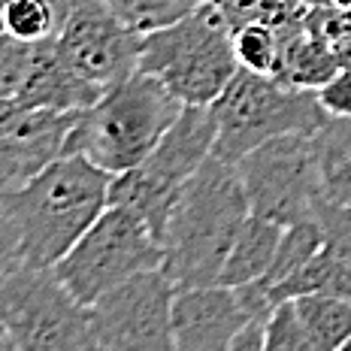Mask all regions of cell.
<instances>
[{"mask_svg":"<svg viewBox=\"0 0 351 351\" xmlns=\"http://www.w3.org/2000/svg\"><path fill=\"white\" fill-rule=\"evenodd\" d=\"M233 52H237L239 67L279 76L282 64V25L269 21H248V25L233 31Z\"/></svg>","mask_w":351,"mask_h":351,"instance_id":"44dd1931","label":"cell"},{"mask_svg":"<svg viewBox=\"0 0 351 351\" xmlns=\"http://www.w3.org/2000/svg\"><path fill=\"white\" fill-rule=\"evenodd\" d=\"M73 0H6L3 34L25 43L55 40Z\"/></svg>","mask_w":351,"mask_h":351,"instance_id":"d6986e66","label":"cell"},{"mask_svg":"<svg viewBox=\"0 0 351 351\" xmlns=\"http://www.w3.org/2000/svg\"><path fill=\"white\" fill-rule=\"evenodd\" d=\"M100 94H104V88L85 82L76 73H70L58 61L55 40H46L31 76H27V82L16 100H21V104H27V106L55 109V112H82Z\"/></svg>","mask_w":351,"mask_h":351,"instance_id":"5bb4252c","label":"cell"},{"mask_svg":"<svg viewBox=\"0 0 351 351\" xmlns=\"http://www.w3.org/2000/svg\"><path fill=\"white\" fill-rule=\"evenodd\" d=\"M140 40L143 34L124 25L106 0H73L55 36V55L70 73L106 91L140 67Z\"/></svg>","mask_w":351,"mask_h":351,"instance_id":"8fae6325","label":"cell"},{"mask_svg":"<svg viewBox=\"0 0 351 351\" xmlns=\"http://www.w3.org/2000/svg\"><path fill=\"white\" fill-rule=\"evenodd\" d=\"M258 312L243 291L221 282L179 288L173 300V346L176 351H230L233 336Z\"/></svg>","mask_w":351,"mask_h":351,"instance_id":"4fadbf2b","label":"cell"},{"mask_svg":"<svg viewBox=\"0 0 351 351\" xmlns=\"http://www.w3.org/2000/svg\"><path fill=\"white\" fill-rule=\"evenodd\" d=\"M182 106L185 104L160 79L134 70L79 112L67 152L85 155L106 173L119 176L155 149L167 128L179 119Z\"/></svg>","mask_w":351,"mask_h":351,"instance_id":"3957f363","label":"cell"},{"mask_svg":"<svg viewBox=\"0 0 351 351\" xmlns=\"http://www.w3.org/2000/svg\"><path fill=\"white\" fill-rule=\"evenodd\" d=\"M237 173L254 215L282 228L315 218V206L324 197L312 134H282L261 143L237 160Z\"/></svg>","mask_w":351,"mask_h":351,"instance_id":"9c48e42d","label":"cell"},{"mask_svg":"<svg viewBox=\"0 0 351 351\" xmlns=\"http://www.w3.org/2000/svg\"><path fill=\"white\" fill-rule=\"evenodd\" d=\"M315 221L324 230L327 245L336 248L339 254H346V258H351V206H342V203L321 197L315 206Z\"/></svg>","mask_w":351,"mask_h":351,"instance_id":"484cf974","label":"cell"},{"mask_svg":"<svg viewBox=\"0 0 351 351\" xmlns=\"http://www.w3.org/2000/svg\"><path fill=\"white\" fill-rule=\"evenodd\" d=\"M318 97L330 115H348L351 119V67H339L318 88Z\"/></svg>","mask_w":351,"mask_h":351,"instance_id":"4316f807","label":"cell"},{"mask_svg":"<svg viewBox=\"0 0 351 351\" xmlns=\"http://www.w3.org/2000/svg\"><path fill=\"white\" fill-rule=\"evenodd\" d=\"M0 321L19 351L94 348L88 306L70 294L55 267L16 263L0 273Z\"/></svg>","mask_w":351,"mask_h":351,"instance_id":"ba28073f","label":"cell"},{"mask_svg":"<svg viewBox=\"0 0 351 351\" xmlns=\"http://www.w3.org/2000/svg\"><path fill=\"white\" fill-rule=\"evenodd\" d=\"M218 10L228 16V21L237 27L248 25V21H269V25H285L297 16L285 0H212Z\"/></svg>","mask_w":351,"mask_h":351,"instance_id":"d4e9b609","label":"cell"},{"mask_svg":"<svg viewBox=\"0 0 351 351\" xmlns=\"http://www.w3.org/2000/svg\"><path fill=\"white\" fill-rule=\"evenodd\" d=\"M106 3L136 34H152L185 19L206 0H106Z\"/></svg>","mask_w":351,"mask_h":351,"instance_id":"7402d4cb","label":"cell"},{"mask_svg":"<svg viewBox=\"0 0 351 351\" xmlns=\"http://www.w3.org/2000/svg\"><path fill=\"white\" fill-rule=\"evenodd\" d=\"M282 224L269 221L263 215H248L243 224H239L237 237H233V245L228 252V261H224L221 269V285H230V288H239V285H252L261 282L267 276L269 263L276 258V248H279L282 239Z\"/></svg>","mask_w":351,"mask_h":351,"instance_id":"9a60e30c","label":"cell"},{"mask_svg":"<svg viewBox=\"0 0 351 351\" xmlns=\"http://www.w3.org/2000/svg\"><path fill=\"white\" fill-rule=\"evenodd\" d=\"M160 79L182 104L212 106L239 70L233 52V25L212 0L185 19L143 34L140 67Z\"/></svg>","mask_w":351,"mask_h":351,"instance_id":"277c9868","label":"cell"},{"mask_svg":"<svg viewBox=\"0 0 351 351\" xmlns=\"http://www.w3.org/2000/svg\"><path fill=\"white\" fill-rule=\"evenodd\" d=\"M21 263V237L12 212L0 203V273Z\"/></svg>","mask_w":351,"mask_h":351,"instance_id":"83f0119b","label":"cell"},{"mask_svg":"<svg viewBox=\"0 0 351 351\" xmlns=\"http://www.w3.org/2000/svg\"><path fill=\"white\" fill-rule=\"evenodd\" d=\"M76 119L79 112H55L21 100H0V179L6 188L25 185L55 158L67 155Z\"/></svg>","mask_w":351,"mask_h":351,"instance_id":"7c38bea8","label":"cell"},{"mask_svg":"<svg viewBox=\"0 0 351 351\" xmlns=\"http://www.w3.org/2000/svg\"><path fill=\"white\" fill-rule=\"evenodd\" d=\"M303 294H336V297L351 300V258L339 254L330 245H324L294 276H288L285 282L269 288V300L273 303L288 297H303Z\"/></svg>","mask_w":351,"mask_h":351,"instance_id":"e0dca14e","label":"cell"},{"mask_svg":"<svg viewBox=\"0 0 351 351\" xmlns=\"http://www.w3.org/2000/svg\"><path fill=\"white\" fill-rule=\"evenodd\" d=\"M267 351H315L294 297L273 303L267 315Z\"/></svg>","mask_w":351,"mask_h":351,"instance_id":"cb8c5ba5","label":"cell"},{"mask_svg":"<svg viewBox=\"0 0 351 351\" xmlns=\"http://www.w3.org/2000/svg\"><path fill=\"white\" fill-rule=\"evenodd\" d=\"M6 191H10V188H6V182L0 179V200H3V194H6Z\"/></svg>","mask_w":351,"mask_h":351,"instance_id":"4dcf8cb0","label":"cell"},{"mask_svg":"<svg viewBox=\"0 0 351 351\" xmlns=\"http://www.w3.org/2000/svg\"><path fill=\"white\" fill-rule=\"evenodd\" d=\"M267 315L269 312H258L243 324V330L233 336L230 351H267Z\"/></svg>","mask_w":351,"mask_h":351,"instance_id":"f1b7e54d","label":"cell"},{"mask_svg":"<svg viewBox=\"0 0 351 351\" xmlns=\"http://www.w3.org/2000/svg\"><path fill=\"white\" fill-rule=\"evenodd\" d=\"M158 267H164V239L134 209L109 203L104 215L55 263V273L79 303L91 306L130 276Z\"/></svg>","mask_w":351,"mask_h":351,"instance_id":"52a82bcc","label":"cell"},{"mask_svg":"<svg viewBox=\"0 0 351 351\" xmlns=\"http://www.w3.org/2000/svg\"><path fill=\"white\" fill-rule=\"evenodd\" d=\"M215 112L212 106L185 104L167 134L136 167L112 176L109 203L128 206L155 228L164 239V228L188 179L206 164L215 149Z\"/></svg>","mask_w":351,"mask_h":351,"instance_id":"8992f818","label":"cell"},{"mask_svg":"<svg viewBox=\"0 0 351 351\" xmlns=\"http://www.w3.org/2000/svg\"><path fill=\"white\" fill-rule=\"evenodd\" d=\"M252 215L237 164L209 155L170 212L164 228V273L179 288L215 285L239 224Z\"/></svg>","mask_w":351,"mask_h":351,"instance_id":"7a4b0ae2","label":"cell"},{"mask_svg":"<svg viewBox=\"0 0 351 351\" xmlns=\"http://www.w3.org/2000/svg\"><path fill=\"white\" fill-rule=\"evenodd\" d=\"M3 3L6 0H0V34H3Z\"/></svg>","mask_w":351,"mask_h":351,"instance_id":"f546056e","label":"cell"},{"mask_svg":"<svg viewBox=\"0 0 351 351\" xmlns=\"http://www.w3.org/2000/svg\"><path fill=\"white\" fill-rule=\"evenodd\" d=\"M215 112V149L212 155L237 164L261 143L282 134H315L330 119L318 88H300L279 76L239 67L212 104Z\"/></svg>","mask_w":351,"mask_h":351,"instance_id":"5b68a950","label":"cell"},{"mask_svg":"<svg viewBox=\"0 0 351 351\" xmlns=\"http://www.w3.org/2000/svg\"><path fill=\"white\" fill-rule=\"evenodd\" d=\"M327 245L324 239V230L315 218H306V221H297V224H288L282 230V239H279V248H276V258L269 263L267 276L261 279L263 288H273V285L285 282L288 276H294L303 263H309L321 248Z\"/></svg>","mask_w":351,"mask_h":351,"instance_id":"ffe728a7","label":"cell"},{"mask_svg":"<svg viewBox=\"0 0 351 351\" xmlns=\"http://www.w3.org/2000/svg\"><path fill=\"white\" fill-rule=\"evenodd\" d=\"M43 43H25L10 34H0V100H16L21 94Z\"/></svg>","mask_w":351,"mask_h":351,"instance_id":"603a6c76","label":"cell"},{"mask_svg":"<svg viewBox=\"0 0 351 351\" xmlns=\"http://www.w3.org/2000/svg\"><path fill=\"white\" fill-rule=\"evenodd\" d=\"M300 318L312 336L315 351H346L351 342V300L336 294L294 297Z\"/></svg>","mask_w":351,"mask_h":351,"instance_id":"ac0fdd59","label":"cell"},{"mask_svg":"<svg viewBox=\"0 0 351 351\" xmlns=\"http://www.w3.org/2000/svg\"><path fill=\"white\" fill-rule=\"evenodd\" d=\"M176 285L164 267L145 269L115 285L88 306L94 348L100 351H176Z\"/></svg>","mask_w":351,"mask_h":351,"instance_id":"30bf717a","label":"cell"},{"mask_svg":"<svg viewBox=\"0 0 351 351\" xmlns=\"http://www.w3.org/2000/svg\"><path fill=\"white\" fill-rule=\"evenodd\" d=\"M321 176V194L333 203L351 206V119L330 115L312 134Z\"/></svg>","mask_w":351,"mask_h":351,"instance_id":"2e32d148","label":"cell"},{"mask_svg":"<svg viewBox=\"0 0 351 351\" xmlns=\"http://www.w3.org/2000/svg\"><path fill=\"white\" fill-rule=\"evenodd\" d=\"M112 173L85 155L67 152L36 176L3 194L21 237V261L34 267H55L76 245V239L109 206Z\"/></svg>","mask_w":351,"mask_h":351,"instance_id":"6da1fadb","label":"cell"}]
</instances>
